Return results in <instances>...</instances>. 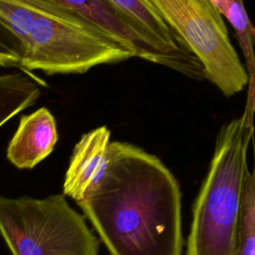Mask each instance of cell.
I'll list each match as a JSON object with an SVG mask.
<instances>
[{
    "label": "cell",
    "instance_id": "obj_13",
    "mask_svg": "<svg viewBox=\"0 0 255 255\" xmlns=\"http://www.w3.org/2000/svg\"><path fill=\"white\" fill-rule=\"evenodd\" d=\"M22 57L23 48L20 41L0 19V66L21 69Z\"/></svg>",
    "mask_w": 255,
    "mask_h": 255
},
{
    "label": "cell",
    "instance_id": "obj_6",
    "mask_svg": "<svg viewBox=\"0 0 255 255\" xmlns=\"http://www.w3.org/2000/svg\"><path fill=\"white\" fill-rule=\"evenodd\" d=\"M59 2L94 23L130 52L132 57L164 66L193 80L205 79L203 68L193 55H175L165 52L118 10L110 0H59Z\"/></svg>",
    "mask_w": 255,
    "mask_h": 255
},
{
    "label": "cell",
    "instance_id": "obj_2",
    "mask_svg": "<svg viewBox=\"0 0 255 255\" xmlns=\"http://www.w3.org/2000/svg\"><path fill=\"white\" fill-rule=\"evenodd\" d=\"M253 136L241 115L223 125L192 207L186 255H236V229L247 151Z\"/></svg>",
    "mask_w": 255,
    "mask_h": 255
},
{
    "label": "cell",
    "instance_id": "obj_11",
    "mask_svg": "<svg viewBox=\"0 0 255 255\" xmlns=\"http://www.w3.org/2000/svg\"><path fill=\"white\" fill-rule=\"evenodd\" d=\"M39 83L22 73L0 75V128L33 106L41 95Z\"/></svg>",
    "mask_w": 255,
    "mask_h": 255
},
{
    "label": "cell",
    "instance_id": "obj_1",
    "mask_svg": "<svg viewBox=\"0 0 255 255\" xmlns=\"http://www.w3.org/2000/svg\"><path fill=\"white\" fill-rule=\"evenodd\" d=\"M111 255H181V191L154 154L111 141L100 184L77 202Z\"/></svg>",
    "mask_w": 255,
    "mask_h": 255
},
{
    "label": "cell",
    "instance_id": "obj_9",
    "mask_svg": "<svg viewBox=\"0 0 255 255\" xmlns=\"http://www.w3.org/2000/svg\"><path fill=\"white\" fill-rule=\"evenodd\" d=\"M222 17L232 26L234 35L239 43L245 59V70L248 76L247 101L242 116L246 122L253 126V114L255 109V60L253 44L255 30L250 21L244 3L241 0H211Z\"/></svg>",
    "mask_w": 255,
    "mask_h": 255
},
{
    "label": "cell",
    "instance_id": "obj_5",
    "mask_svg": "<svg viewBox=\"0 0 255 255\" xmlns=\"http://www.w3.org/2000/svg\"><path fill=\"white\" fill-rule=\"evenodd\" d=\"M178 45L201 64L205 79L225 97L244 90L248 76L230 42L223 17L211 0H150Z\"/></svg>",
    "mask_w": 255,
    "mask_h": 255
},
{
    "label": "cell",
    "instance_id": "obj_4",
    "mask_svg": "<svg viewBox=\"0 0 255 255\" xmlns=\"http://www.w3.org/2000/svg\"><path fill=\"white\" fill-rule=\"evenodd\" d=\"M0 234L12 255H99V240L62 193L0 195Z\"/></svg>",
    "mask_w": 255,
    "mask_h": 255
},
{
    "label": "cell",
    "instance_id": "obj_12",
    "mask_svg": "<svg viewBox=\"0 0 255 255\" xmlns=\"http://www.w3.org/2000/svg\"><path fill=\"white\" fill-rule=\"evenodd\" d=\"M236 255H255V175L244 173L236 229Z\"/></svg>",
    "mask_w": 255,
    "mask_h": 255
},
{
    "label": "cell",
    "instance_id": "obj_10",
    "mask_svg": "<svg viewBox=\"0 0 255 255\" xmlns=\"http://www.w3.org/2000/svg\"><path fill=\"white\" fill-rule=\"evenodd\" d=\"M110 2L165 52L192 55L178 45L175 34L150 0H110Z\"/></svg>",
    "mask_w": 255,
    "mask_h": 255
},
{
    "label": "cell",
    "instance_id": "obj_8",
    "mask_svg": "<svg viewBox=\"0 0 255 255\" xmlns=\"http://www.w3.org/2000/svg\"><path fill=\"white\" fill-rule=\"evenodd\" d=\"M57 123L47 108L21 117L10 139L6 156L19 169H32L51 152L58 141Z\"/></svg>",
    "mask_w": 255,
    "mask_h": 255
},
{
    "label": "cell",
    "instance_id": "obj_3",
    "mask_svg": "<svg viewBox=\"0 0 255 255\" xmlns=\"http://www.w3.org/2000/svg\"><path fill=\"white\" fill-rule=\"evenodd\" d=\"M33 19L21 45V70L39 84L30 71L46 75L84 74L100 65L132 58V54L59 0H28Z\"/></svg>",
    "mask_w": 255,
    "mask_h": 255
},
{
    "label": "cell",
    "instance_id": "obj_7",
    "mask_svg": "<svg viewBox=\"0 0 255 255\" xmlns=\"http://www.w3.org/2000/svg\"><path fill=\"white\" fill-rule=\"evenodd\" d=\"M111 130L102 126L82 134L75 144L63 183V195L76 202L86 198L102 181L108 164Z\"/></svg>",
    "mask_w": 255,
    "mask_h": 255
}]
</instances>
